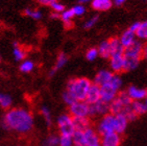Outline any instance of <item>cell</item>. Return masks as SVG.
<instances>
[{
    "label": "cell",
    "mask_w": 147,
    "mask_h": 146,
    "mask_svg": "<svg viewBox=\"0 0 147 146\" xmlns=\"http://www.w3.org/2000/svg\"><path fill=\"white\" fill-rule=\"evenodd\" d=\"M2 126L9 132L25 135L34 127V116L24 107H13L3 116Z\"/></svg>",
    "instance_id": "cell-1"
},
{
    "label": "cell",
    "mask_w": 147,
    "mask_h": 146,
    "mask_svg": "<svg viewBox=\"0 0 147 146\" xmlns=\"http://www.w3.org/2000/svg\"><path fill=\"white\" fill-rule=\"evenodd\" d=\"M57 125L59 135L62 136H72L75 132L73 118L69 114H63L59 116L57 120Z\"/></svg>",
    "instance_id": "cell-6"
},
{
    "label": "cell",
    "mask_w": 147,
    "mask_h": 146,
    "mask_svg": "<svg viewBox=\"0 0 147 146\" xmlns=\"http://www.w3.org/2000/svg\"><path fill=\"white\" fill-rule=\"evenodd\" d=\"M109 45H110L111 56L116 55V54H123L124 52V48L120 44L118 38H112L109 40Z\"/></svg>",
    "instance_id": "cell-19"
},
{
    "label": "cell",
    "mask_w": 147,
    "mask_h": 146,
    "mask_svg": "<svg viewBox=\"0 0 147 146\" xmlns=\"http://www.w3.org/2000/svg\"><path fill=\"white\" fill-rule=\"evenodd\" d=\"M98 55L101 56L102 59H110L111 57V51H110V45H109V41H102L99 44L98 48Z\"/></svg>",
    "instance_id": "cell-23"
},
{
    "label": "cell",
    "mask_w": 147,
    "mask_h": 146,
    "mask_svg": "<svg viewBox=\"0 0 147 146\" xmlns=\"http://www.w3.org/2000/svg\"><path fill=\"white\" fill-rule=\"evenodd\" d=\"M96 146H100V144H99V145H96Z\"/></svg>",
    "instance_id": "cell-45"
},
{
    "label": "cell",
    "mask_w": 147,
    "mask_h": 146,
    "mask_svg": "<svg viewBox=\"0 0 147 146\" xmlns=\"http://www.w3.org/2000/svg\"><path fill=\"white\" fill-rule=\"evenodd\" d=\"M91 5L93 9L98 11H109L113 5V1L112 0H92Z\"/></svg>",
    "instance_id": "cell-17"
},
{
    "label": "cell",
    "mask_w": 147,
    "mask_h": 146,
    "mask_svg": "<svg viewBox=\"0 0 147 146\" xmlns=\"http://www.w3.org/2000/svg\"><path fill=\"white\" fill-rule=\"evenodd\" d=\"M51 18H53V19H57V18H59V14H57V13H54V14L51 15Z\"/></svg>",
    "instance_id": "cell-43"
},
{
    "label": "cell",
    "mask_w": 147,
    "mask_h": 146,
    "mask_svg": "<svg viewBox=\"0 0 147 146\" xmlns=\"http://www.w3.org/2000/svg\"><path fill=\"white\" fill-rule=\"evenodd\" d=\"M13 55L16 61H22L26 56V51L23 49L17 42H14V48H13Z\"/></svg>",
    "instance_id": "cell-24"
},
{
    "label": "cell",
    "mask_w": 147,
    "mask_h": 146,
    "mask_svg": "<svg viewBox=\"0 0 147 146\" xmlns=\"http://www.w3.org/2000/svg\"><path fill=\"white\" fill-rule=\"evenodd\" d=\"M74 15L72 9H65L62 14L59 15V18L63 20L64 22V25L66 28H71L73 26V23H72V19H73Z\"/></svg>",
    "instance_id": "cell-22"
},
{
    "label": "cell",
    "mask_w": 147,
    "mask_h": 146,
    "mask_svg": "<svg viewBox=\"0 0 147 146\" xmlns=\"http://www.w3.org/2000/svg\"><path fill=\"white\" fill-rule=\"evenodd\" d=\"M122 78L118 74H114L111 80L105 86L100 87V100L110 103L115 99L122 88Z\"/></svg>",
    "instance_id": "cell-3"
},
{
    "label": "cell",
    "mask_w": 147,
    "mask_h": 146,
    "mask_svg": "<svg viewBox=\"0 0 147 146\" xmlns=\"http://www.w3.org/2000/svg\"><path fill=\"white\" fill-rule=\"evenodd\" d=\"M116 5H118V6H120V5H122L123 3H125L126 2V0H112Z\"/></svg>",
    "instance_id": "cell-41"
},
{
    "label": "cell",
    "mask_w": 147,
    "mask_h": 146,
    "mask_svg": "<svg viewBox=\"0 0 147 146\" xmlns=\"http://www.w3.org/2000/svg\"><path fill=\"white\" fill-rule=\"evenodd\" d=\"M130 104H131V100L127 96L126 92H119L115 99L109 103L110 113L113 115L123 114L126 110L129 109Z\"/></svg>",
    "instance_id": "cell-5"
},
{
    "label": "cell",
    "mask_w": 147,
    "mask_h": 146,
    "mask_svg": "<svg viewBox=\"0 0 147 146\" xmlns=\"http://www.w3.org/2000/svg\"><path fill=\"white\" fill-rule=\"evenodd\" d=\"M89 2H92V0H79V4H85V3H89Z\"/></svg>",
    "instance_id": "cell-42"
},
{
    "label": "cell",
    "mask_w": 147,
    "mask_h": 146,
    "mask_svg": "<svg viewBox=\"0 0 147 146\" xmlns=\"http://www.w3.org/2000/svg\"><path fill=\"white\" fill-rule=\"evenodd\" d=\"M43 146H59V136L51 134L43 141Z\"/></svg>",
    "instance_id": "cell-29"
},
{
    "label": "cell",
    "mask_w": 147,
    "mask_h": 146,
    "mask_svg": "<svg viewBox=\"0 0 147 146\" xmlns=\"http://www.w3.org/2000/svg\"><path fill=\"white\" fill-rule=\"evenodd\" d=\"M114 73L110 70H105V69H102V70H99L96 73V75L94 77V82L93 84H97L98 87H102L105 86V84H108L111 80V78L113 77Z\"/></svg>",
    "instance_id": "cell-14"
},
{
    "label": "cell",
    "mask_w": 147,
    "mask_h": 146,
    "mask_svg": "<svg viewBox=\"0 0 147 146\" xmlns=\"http://www.w3.org/2000/svg\"><path fill=\"white\" fill-rule=\"evenodd\" d=\"M71 9H72V11H73L74 16H77V17L82 16V15L86 13V7L82 5V4H77V5L73 6Z\"/></svg>",
    "instance_id": "cell-35"
},
{
    "label": "cell",
    "mask_w": 147,
    "mask_h": 146,
    "mask_svg": "<svg viewBox=\"0 0 147 146\" xmlns=\"http://www.w3.org/2000/svg\"><path fill=\"white\" fill-rule=\"evenodd\" d=\"M117 128H118V124H117L116 115L109 113L100 118L95 130L99 136H103L112 132H117Z\"/></svg>",
    "instance_id": "cell-4"
},
{
    "label": "cell",
    "mask_w": 147,
    "mask_h": 146,
    "mask_svg": "<svg viewBox=\"0 0 147 146\" xmlns=\"http://www.w3.org/2000/svg\"><path fill=\"white\" fill-rule=\"evenodd\" d=\"M50 6H51V9H52V11H53L54 13H57V14H59V15L65 11V5L62 4L61 2H59V1L53 2Z\"/></svg>",
    "instance_id": "cell-34"
},
{
    "label": "cell",
    "mask_w": 147,
    "mask_h": 146,
    "mask_svg": "<svg viewBox=\"0 0 147 146\" xmlns=\"http://www.w3.org/2000/svg\"><path fill=\"white\" fill-rule=\"evenodd\" d=\"M99 100H100V87L95 84H92L89 88L85 101L88 104H93Z\"/></svg>",
    "instance_id": "cell-15"
},
{
    "label": "cell",
    "mask_w": 147,
    "mask_h": 146,
    "mask_svg": "<svg viewBox=\"0 0 147 146\" xmlns=\"http://www.w3.org/2000/svg\"><path fill=\"white\" fill-rule=\"evenodd\" d=\"M142 49H143V44H142V42L141 41H137L136 40L131 45L124 48L123 55H124V57L136 59H140V61H141Z\"/></svg>",
    "instance_id": "cell-9"
},
{
    "label": "cell",
    "mask_w": 147,
    "mask_h": 146,
    "mask_svg": "<svg viewBox=\"0 0 147 146\" xmlns=\"http://www.w3.org/2000/svg\"><path fill=\"white\" fill-rule=\"evenodd\" d=\"M38 2L41 3L42 5H51L53 2L57 1V0H37Z\"/></svg>",
    "instance_id": "cell-38"
},
{
    "label": "cell",
    "mask_w": 147,
    "mask_h": 146,
    "mask_svg": "<svg viewBox=\"0 0 147 146\" xmlns=\"http://www.w3.org/2000/svg\"><path fill=\"white\" fill-rule=\"evenodd\" d=\"M40 113H41V116H42L44 121H45L46 125L47 126H51V124H52V116H51V112L49 107H46V105H43L40 109Z\"/></svg>",
    "instance_id": "cell-25"
},
{
    "label": "cell",
    "mask_w": 147,
    "mask_h": 146,
    "mask_svg": "<svg viewBox=\"0 0 147 146\" xmlns=\"http://www.w3.org/2000/svg\"><path fill=\"white\" fill-rule=\"evenodd\" d=\"M140 23H141V22H135L134 24H131V25H130V27L128 28V29H129L130 31H133V32H136L137 29H138L139 26H140Z\"/></svg>",
    "instance_id": "cell-39"
},
{
    "label": "cell",
    "mask_w": 147,
    "mask_h": 146,
    "mask_svg": "<svg viewBox=\"0 0 147 146\" xmlns=\"http://www.w3.org/2000/svg\"><path fill=\"white\" fill-rule=\"evenodd\" d=\"M0 61H1V57H0Z\"/></svg>",
    "instance_id": "cell-47"
},
{
    "label": "cell",
    "mask_w": 147,
    "mask_h": 146,
    "mask_svg": "<svg viewBox=\"0 0 147 146\" xmlns=\"http://www.w3.org/2000/svg\"><path fill=\"white\" fill-rule=\"evenodd\" d=\"M90 110H89V117H102L110 113L109 109V103L102 100H99L93 104H89Z\"/></svg>",
    "instance_id": "cell-8"
},
{
    "label": "cell",
    "mask_w": 147,
    "mask_h": 146,
    "mask_svg": "<svg viewBox=\"0 0 147 146\" xmlns=\"http://www.w3.org/2000/svg\"><path fill=\"white\" fill-rule=\"evenodd\" d=\"M0 97H1V94H0Z\"/></svg>",
    "instance_id": "cell-46"
},
{
    "label": "cell",
    "mask_w": 147,
    "mask_h": 146,
    "mask_svg": "<svg viewBox=\"0 0 147 146\" xmlns=\"http://www.w3.org/2000/svg\"><path fill=\"white\" fill-rule=\"evenodd\" d=\"M63 101H64V102H65L66 104H67V105H69V107H70L71 104L73 103V102H75V99L73 98V97H72V95H71L70 93L69 92H67V91H65V92L63 93Z\"/></svg>",
    "instance_id": "cell-36"
},
{
    "label": "cell",
    "mask_w": 147,
    "mask_h": 146,
    "mask_svg": "<svg viewBox=\"0 0 147 146\" xmlns=\"http://www.w3.org/2000/svg\"><path fill=\"white\" fill-rule=\"evenodd\" d=\"M84 134V141L85 146H96L100 144V136L92 127H89L82 132Z\"/></svg>",
    "instance_id": "cell-11"
},
{
    "label": "cell",
    "mask_w": 147,
    "mask_h": 146,
    "mask_svg": "<svg viewBox=\"0 0 147 146\" xmlns=\"http://www.w3.org/2000/svg\"><path fill=\"white\" fill-rule=\"evenodd\" d=\"M13 104V98L7 94H1L0 97V107L3 110H9Z\"/></svg>",
    "instance_id": "cell-28"
},
{
    "label": "cell",
    "mask_w": 147,
    "mask_h": 146,
    "mask_svg": "<svg viewBox=\"0 0 147 146\" xmlns=\"http://www.w3.org/2000/svg\"><path fill=\"white\" fill-rule=\"evenodd\" d=\"M98 56V51H97V48H90L87 53H86V57L88 61L92 62V61H95Z\"/></svg>",
    "instance_id": "cell-33"
},
{
    "label": "cell",
    "mask_w": 147,
    "mask_h": 146,
    "mask_svg": "<svg viewBox=\"0 0 147 146\" xmlns=\"http://www.w3.org/2000/svg\"><path fill=\"white\" fill-rule=\"evenodd\" d=\"M136 36L140 40H146L147 41V21L140 23V26L135 32Z\"/></svg>",
    "instance_id": "cell-27"
},
{
    "label": "cell",
    "mask_w": 147,
    "mask_h": 146,
    "mask_svg": "<svg viewBox=\"0 0 147 146\" xmlns=\"http://www.w3.org/2000/svg\"><path fill=\"white\" fill-rule=\"evenodd\" d=\"M89 105L86 101H75L69 107V115L72 118H86L89 117Z\"/></svg>",
    "instance_id": "cell-7"
},
{
    "label": "cell",
    "mask_w": 147,
    "mask_h": 146,
    "mask_svg": "<svg viewBox=\"0 0 147 146\" xmlns=\"http://www.w3.org/2000/svg\"><path fill=\"white\" fill-rule=\"evenodd\" d=\"M144 102H145V104H146V107H147V95H146V98L144 99Z\"/></svg>",
    "instance_id": "cell-44"
},
{
    "label": "cell",
    "mask_w": 147,
    "mask_h": 146,
    "mask_svg": "<svg viewBox=\"0 0 147 146\" xmlns=\"http://www.w3.org/2000/svg\"><path fill=\"white\" fill-rule=\"evenodd\" d=\"M34 64L32 61L30 59H25V61H23L20 65V71L23 73H29L31 71L34 70Z\"/></svg>",
    "instance_id": "cell-30"
},
{
    "label": "cell",
    "mask_w": 147,
    "mask_h": 146,
    "mask_svg": "<svg viewBox=\"0 0 147 146\" xmlns=\"http://www.w3.org/2000/svg\"><path fill=\"white\" fill-rule=\"evenodd\" d=\"M130 110L131 112L135 114L136 117L139 116L145 115L147 113V107L145 104L144 100L142 101H131V104H130Z\"/></svg>",
    "instance_id": "cell-18"
},
{
    "label": "cell",
    "mask_w": 147,
    "mask_h": 146,
    "mask_svg": "<svg viewBox=\"0 0 147 146\" xmlns=\"http://www.w3.org/2000/svg\"><path fill=\"white\" fill-rule=\"evenodd\" d=\"M92 82L86 77H76L71 78L67 84L66 91L69 92L76 101H85L89 88Z\"/></svg>",
    "instance_id": "cell-2"
},
{
    "label": "cell",
    "mask_w": 147,
    "mask_h": 146,
    "mask_svg": "<svg viewBox=\"0 0 147 146\" xmlns=\"http://www.w3.org/2000/svg\"><path fill=\"white\" fill-rule=\"evenodd\" d=\"M142 57L147 61V42L143 44V49H142Z\"/></svg>",
    "instance_id": "cell-40"
},
{
    "label": "cell",
    "mask_w": 147,
    "mask_h": 146,
    "mask_svg": "<svg viewBox=\"0 0 147 146\" xmlns=\"http://www.w3.org/2000/svg\"><path fill=\"white\" fill-rule=\"evenodd\" d=\"M73 124L75 130L78 132H84L87 128L91 127V121L89 117L86 118H73Z\"/></svg>",
    "instance_id": "cell-20"
},
{
    "label": "cell",
    "mask_w": 147,
    "mask_h": 146,
    "mask_svg": "<svg viewBox=\"0 0 147 146\" xmlns=\"http://www.w3.org/2000/svg\"><path fill=\"white\" fill-rule=\"evenodd\" d=\"M24 15L27 16V17H30L34 20H39L42 18V13L39 9H24Z\"/></svg>",
    "instance_id": "cell-31"
},
{
    "label": "cell",
    "mask_w": 147,
    "mask_h": 146,
    "mask_svg": "<svg viewBox=\"0 0 147 146\" xmlns=\"http://www.w3.org/2000/svg\"><path fill=\"white\" fill-rule=\"evenodd\" d=\"M67 62H68V56H67V54H65L64 52L59 53V56H57V62H55L54 67L52 68V69H51V71H50V76L54 75L57 71H59V69H62V68L64 67L66 64H67Z\"/></svg>",
    "instance_id": "cell-21"
},
{
    "label": "cell",
    "mask_w": 147,
    "mask_h": 146,
    "mask_svg": "<svg viewBox=\"0 0 147 146\" xmlns=\"http://www.w3.org/2000/svg\"><path fill=\"white\" fill-rule=\"evenodd\" d=\"M135 41H136V34H135V32L130 31L129 29H126V30L121 34V36L119 38V42H120V44H121L123 48L128 47V46L131 45Z\"/></svg>",
    "instance_id": "cell-16"
},
{
    "label": "cell",
    "mask_w": 147,
    "mask_h": 146,
    "mask_svg": "<svg viewBox=\"0 0 147 146\" xmlns=\"http://www.w3.org/2000/svg\"><path fill=\"white\" fill-rule=\"evenodd\" d=\"M121 142V135H119L117 132L100 136V146H120Z\"/></svg>",
    "instance_id": "cell-12"
},
{
    "label": "cell",
    "mask_w": 147,
    "mask_h": 146,
    "mask_svg": "<svg viewBox=\"0 0 147 146\" xmlns=\"http://www.w3.org/2000/svg\"><path fill=\"white\" fill-rule=\"evenodd\" d=\"M98 19H99V17L98 16H94V17H92V18H90V19L87 21V22L85 23V28L86 29H89V28H92L93 27L95 24L97 23V21H98Z\"/></svg>",
    "instance_id": "cell-37"
},
{
    "label": "cell",
    "mask_w": 147,
    "mask_h": 146,
    "mask_svg": "<svg viewBox=\"0 0 147 146\" xmlns=\"http://www.w3.org/2000/svg\"><path fill=\"white\" fill-rule=\"evenodd\" d=\"M59 146H74L72 136H59Z\"/></svg>",
    "instance_id": "cell-32"
},
{
    "label": "cell",
    "mask_w": 147,
    "mask_h": 146,
    "mask_svg": "<svg viewBox=\"0 0 147 146\" xmlns=\"http://www.w3.org/2000/svg\"><path fill=\"white\" fill-rule=\"evenodd\" d=\"M140 64V59L124 57V71H133L137 69Z\"/></svg>",
    "instance_id": "cell-26"
},
{
    "label": "cell",
    "mask_w": 147,
    "mask_h": 146,
    "mask_svg": "<svg viewBox=\"0 0 147 146\" xmlns=\"http://www.w3.org/2000/svg\"><path fill=\"white\" fill-rule=\"evenodd\" d=\"M127 96L131 101H142L146 98L147 90L137 86H129L127 90L125 91Z\"/></svg>",
    "instance_id": "cell-10"
},
{
    "label": "cell",
    "mask_w": 147,
    "mask_h": 146,
    "mask_svg": "<svg viewBox=\"0 0 147 146\" xmlns=\"http://www.w3.org/2000/svg\"><path fill=\"white\" fill-rule=\"evenodd\" d=\"M110 67L114 74L124 71V55L116 54L110 57Z\"/></svg>",
    "instance_id": "cell-13"
}]
</instances>
